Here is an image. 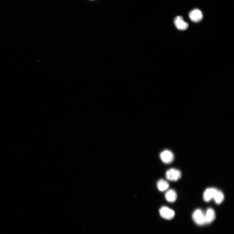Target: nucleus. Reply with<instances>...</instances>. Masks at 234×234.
<instances>
[{"instance_id":"obj_1","label":"nucleus","mask_w":234,"mask_h":234,"mask_svg":"<svg viewBox=\"0 0 234 234\" xmlns=\"http://www.w3.org/2000/svg\"><path fill=\"white\" fill-rule=\"evenodd\" d=\"M165 178L171 182H176L182 178V173L179 170L171 168L166 172Z\"/></svg>"},{"instance_id":"obj_2","label":"nucleus","mask_w":234,"mask_h":234,"mask_svg":"<svg viewBox=\"0 0 234 234\" xmlns=\"http://www.w3.org/2000/svg\"><path fill=\"white\" fill-rule=\"evenodd\" d=\"M193 218L194 222L199 225L205 224V213L200 209H196L193 213Z\"/></svg>"},{"instance_id":"obj_3","label":"nucleus","mask_w":234,"mask_h":234,"mask_svg":"<svg viewBox=\"0 0 234 234\" xmlns=\"http://www.w3.org/2000/svg\"><path fill=\"white\" fill-rule=\"evenodd\" d=\"M160 213L163 218L167 220L172 219L175 215L174 211L166 206H163L160 208Z\"/></svg>"},{"instance_id":"obj_4","label":"nucleus","mask_w":234,"mask_h":234,"mask_svg":"<svg viewBox=\"0 0 234 234\" xmlns=\"http://www.w3.org/2000/svg\"><path fill=\"white\" fill-rule=\"evenodd\" d=\"M160 157L161 161L165 164H170L174 160V157L171 151L165 150L160 154Z\"/></svg>"},{"instance_id":"obj_5","label":"nucleus","mask_w":234,"mask_h":234,"mask_svg":"<svg viewBox=\"0 0 234 234\" xmlns=\"http://www.w3.org/2000/svg\"><path fill=\"white\" fill-rule=\"evenodd\" d=\"M174 23L177 28L180 31H185L189 26L188 24L184 21L183 18L181 16L176 17L174 20Z\"/></svg>"},{"instance_id":"obj_6","label":"nucleus","mask_w":234,"mask_h":234,"mask_svg":"<svg viewBox=\"0 0 234 234\" xmlns=\"http://www.w3.org/2000/svg\"><path fill=\"white\" fill-rule=\"evenodd\" d=\"M217 190L215 188H210L207 189L203 194V199L206 202H209L213 199L214 195Z\"/></svg>"},{"instance_id":"obj_7","label":"nucleus","mask_w":234,"mask_h":234,"mask_svg":"<svg viewBox=\"0 0 234 234\" xmlns=\"http://www.w3.org/2000/svg\"><path fill=\"white\" fill-rule=\"evenodd\" d=\"M189 16L191 20L195 22L200 21L203 17L202 12L198 9H195L192 11L190 13Z\"/></svg>"},{"instance_id":"obj_8","label":"nucleus","mask_w":234,"mask_h":234,"mask_svg":"<svg viewBox=\"0 0 234 234\" xmlns=\"http://www.w3.org/2000/svg\"><path fill=\"white\" fill-rule=\"evenodd\" d=\"M205 224H209L212 223L216 217L214 210L211 208H208L205 214Z\"/></svg>"},{"instance_id":"obj_9","label":"nucleus","mask_w":234,"mask_h":234,"mask_svg":"<svg viewBox=\"0 0 234 234\" xmlns=\"http://www.w3.org/2000/svg\"><path fill=\"white\" fill-rule=\"evenodd\" d=\"M165 198L169 202H174L177 198V193L175 190L172 189H169L165 193Z\"/></svg>"},{"instance_id":"obj_10","label":"nucleus","mask_w":234,"mask_h":234,"mask_svg":"<svg viewBox=\"0 0 234 234\" xmlns=\"http://www.w3.org/2000/svg\"><path fill=\"white\" fill-rule=\"evenodd\" d=\"M170 185L167 181L160 179L158 181L157 187L158 189L160 192H164L168 190Z\"/></svg>"},{"instance_id":"obj_11","label":"nucleus","mask_w":234,"mask_h":234,"mask_svg":"<svg viewBox=\"0 0 234 234\" xmlns=\"http://www.w3.org/2000/svg\"><path fill=\"white\" fill-rule=\"evenodd\" d=\"M213 199L217 204H221L224 200V195L223 193L221 190L217 189Z\"/></svg>"}]
</instances>
